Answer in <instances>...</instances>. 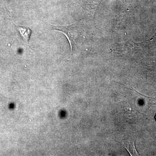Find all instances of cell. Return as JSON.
<instances>
[{"mask_svg": "<svg viewBox=\"0 0 156 156\" xmlns=\"http://www.w3.org/2000/svg\"><path fill=\"white\" fill-rule=\"evenodd\" d=\"M54 29L56 30L61 32L66 37L69 42L71 47V52L73 50V45L75 42V31L73 26H54Z\"/></svg>", "mask_w": 156, "mask_h": 156, "instance_id": "1", "label": "cell"}, {"mask_svg": "<svg viewBox=\"0 0 156 156\" xmlns=\"http://www.w3.org/2000/svg\"><path fill=\"white\" fill-rule=\"evenodd\" d=\"M123 146L128 151L131 156H138V153L135 148V143L132 140H123L121 143Z\"/></svg>", "mask_w": 156, "mask_h": 156, "instance_id": "2", "label": "cell"}, {"mask_svg": "<svg viewBox=\"0 0 156 156\" xmlns=\"http://www.w3.org/2000/svg\"><path fill=\"white\" fill-rule=\"evenodd\" d=\"M18 30H19L20 36L22 37L23 40L28 45L29 41L30 39L32 31L30 28L24 26L18 27Z\"/></svg>", "mask_w": 156, "mask_h": 156, "instance_id": "3", "label": "cell"}, {"mask_svg": "<svg viewBox=\"0 0 156 156\" xmlns=\"http://www.w3.org/2000/svg\"><path fill=\"white\" fill-rule=\"evenodd\" d=\"M155 118L156 120V115L155 117Z\"/></svg>", "mask_w": 156, "mask_h": 156, "instance_id": "4", "label": "cell"}]
</instances>
